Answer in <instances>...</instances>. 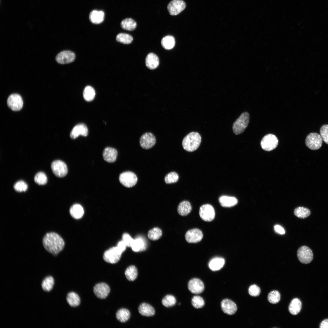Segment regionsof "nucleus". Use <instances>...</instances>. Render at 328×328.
Returning <instances> with one entry per match:
<instances>
[{
	"instance_id": "nucleus-18",
	"label": "nucleus",
	"mask_w": 328,
	"mask_h": 328,
	"mask_svg": "<svg viewBox=\"0 0 328 328\" xmlns=\"http://www.w3.org/2000/svg\"><path fill=\"white\" fill-rule=\"evenodd\" d=\"M221 306L223 311L229 315L234 314L237 309V306L235 303L228 299H225L222 301Z\"/></svg>"
},
{
	"instance_id": "nucleus-5",
	"label": "nucleus",
	"mask_w": 328,
	"mask_h": 328,
	"mask_svg": "<svg viewBox=\"0 0 328 328\" xmlns=\"http://www.w3.org/2000/svg\"><path fill=\"white\" fill-rule=\"evenodd\" d=\"M122 253L117 246L113 247L104 252L103 258L108 263L115 264L120 260Z\"/></svg>"
},
{
	"instance_id": "nucleus-44",
	"label": "nucleus",
	"mask_w": 328,
	"mask_h": 328,
	"mask_svg": "<svg viewBox=\"0 0 328 328\" xmlns=\"http://www.w3.org/2000/svg\"><path fill=\"white\" fill-rule=\"evenodd\" d=\"M179 177V176L176 173L171 172L165 176V181L167 184L175 183L178 181Z\"/></svg>"
},
{
	"instance_id": "nucleus-8",
	"label": "nucleus",
	"mask_w": 328,
	"mask_h": 328,
	"mask_svg": "<svg viewBox=\"0 0 328 328\" xmlns=\"http://www.w3.org/2000/svg\"><path fill=\"white\" fill-rule=\"evenodd\" d=\"M297 256L298 260L301 263L307 264L312 261L313 258V254L309 248L306 246H303L298 249Z\"/></svg>"
},
{
	"instance_id": "nucleus-10",
	"label": "nucleus",
	"mask_w": 328,
	"mask_h": 328,
	"mask_svg": "<svg viewBox=\"0 0 328 328\" xmlns=\"http://www.w3.org/2000/svg\"><path fill=\"white\" fill-rule=\"evenodd\" d=\"M51 166L53 173L58 177H63L66 176L67 173L68 169L67 166L62 161H54L52 163Z\"/></svg>"
},
{
	"instance_id": "nucleus-40",
	"label": "nucleus",
	"mask_w": 328,
	"mask_h": 328,
	"mask_svg": "<svg viewBox=\"0 0 328 328\" xmlns=\"http://www.w3.org/2000/svg\"><path fill=\"white\" fill-rule=\"evenodd\" d=\"M280 297V294L278 291L273 290L269 293L268 296V300L270 303L275 304L279 302Z\"/></svg>"
},
{
	"instance_id": "nucleus-20",
	"label": "nucleus",
	"mask_w": 328,
	"mask_h": 328,
	"mask_svg": "<svg viewBox=\"0 0 328 328\" xmlns=\"http://www.w3.org/2000/svg\"><path fill=\"white\" fill-rule=\"evenodd\" d=\"M118 155L117 150L115 149L107 147L103 151V156L104 160L108 162H113L116 159Z\"/></svg>"
},
{
	"instance_id": "nucleus-46",
	"label": "nucleus",
	"mask_w": 328,
	"mask_h": 328,
	"mask_svg": "<svg viewBox=\"0 0 328 328\" xmlns=\"http://www.w3.org/2000/svg\"><path fill=\"white\" fill-rule=\"evenodd\" d=\"M14 188L15 191L18 192L26 191L28 188L27 184L24 181H19L14 185Z\"/></svg>"
},
{
	"instance_id": "nucleus-41",
	"label": "nucleus",
	"mask_w": 328,
	"mask_h": 328,
	"mask_svg": "<svg viewBox=\"0 0 328 328\" xmlns=\"http://www.w3.org/2000/svg\"><path fill=\"white\" fill-rule=\"evenodd\" d=\"M176 302L175 298L173 295H168L162 299V305L166 307H169L174 305Z\"/></svg>"
},
{
	"instance_id": "nucleus-17",
	"label": "nucleus",
	"mask_w": 328,
	"mask_h": 328,
	"mask_svg": "<svg viewBox=\"0 0 328 328\" xmlns=\"http://www.w3.org/2000/svg\"><path fill=\"white\" fill-rule=\"evenodd\" d=\"M188 288L192 293L199 294L204 290V286L202 281L199 279L193 278L190 280L188 283Z\"/></svg>"
},
{
	"instance_id": "nucleus-3",
	"label": "nucleus",
	"mask_w": 328,
	"mask_h": 328,
	"mask_svg": "<svg viewBox=\"0 0 328 328\" xmlns=\"http://www.w3.org/2000/svg\"><path fill=\"white\" fill-rule=\"evenodd\" d=\"M249 121V113L247 112L242 113L233 124L232 129L234 134L238 135L243 132L247 127Z\"/></svg>"
},
{
	"instance_id": "nucleus-38",
	"label": "nucleus",
	"mask_w": 328,
	"mask_h": 328,
	"mask_svg": "<svg viewBox=\"0 0 328 328\" xmlns=\"http://www.w3.org/2000/svg\"><path fill=\"white\" fill-rule=\"evenodd\" d=\"M162 235L161 230L158 227H154L149 230L148 233V237L149 239L152 240L156 241L159 239Z\"/></svg>"
},
{
	"instance_id": "nucleus-6",
	"label": "nucleus",
	"mask_w": 328,
	"mask_h": 328,
	"mask_svg": "<svg viewBox=\"0 0 328 328\" xmlns=\"http://www.w3.org/2000/svg\"><path fill=\"white\" fill-rule=\"evenodd\" d=\"M278 140L276 136L272 134L265 136L261 141L260 144L264 150L269 151L275 149L277 146Z\"/></svg>"
},
{
	"instance_id": "nucleus-16",
	"label": "nucleus",
	"mask_w": 328,
	"mask_h": 328,
	"mask_svg": "<svg viewBox=\"0 0 328 328\" xmlns=\"http://www.w3.org/2000/svg\"><path fill=\"white\" fill-rule=\"evenodd\" d=\"M94 292L98 298L104 299L106 298L110 292L109 286L104 283H100L96 284L94 287Z\"/></svg>"
},
{
	"instance_id": "nucleus-19",
	"label": "nucleus",
	"mask_w": 328,
	"mask_h": 328,
	"mask_svg": "<svg viewBox=\"0 0 328 328\" xmlns=\"http://www.w3.org/2000/svg\"><path fill=\"white\" fill-rule=\"evenodd\" d=\"M88 134V130L86 125L83 123H80L75 125L72 129L70 134V137L75 139L80 135L87 136Z\"/></svg>"
},
{
	"instance_id": "nucleus-21",
	"label": "nucleus",
	"mask_w": 328,
	"mask_h": 328,
	"mask_svg": "<svg viewBox=\"0 0 328 328\" xmlns=\"http://www.w3.org/2000/svg\"><path fill=\"white\" fill-rule=\"evenodd\" d=\"M159 64V59L156 55L150 53L147 55L145 58V65L148 68L151 70L155 69Z\"/></svg>"
},
{
	"instance_id": "nucleus-9",
	"label": "nucleus",
	"mask_w": 328,
	"mask_h": 328,
	"mask_svg": "<svg viewBox=\"0 0 328 328\" xmlns=\"http://www.w3.org/2000/svg\"><path fill=\"white\" fill-rule=\"evenodd\" d=\"M199 215L201 218L206 221L213 220L215 217V211L214 207L209 204H205L201 206L199 210Z\"/></svg>"
},
{
	"instance_id": "nucleus-15",
	"label": "nucleus",
	"mask_w": 328,
	"mask_h": 328,
	"mask_svg": "<svg viewBox=\"0 0 328 328\" xmlns=\"http://www.w3.org/2000/svg\"><path fill=\"white\" fill-rule=\"evenodd\" d=\"M203 237V234L201 230L197 228L191 229L186 233L185 238L189 243H196L200 241Z\"/></svg>"
},
{
	"instance_id": "nucleus-50",
	"label": "nucleus",
	"mask_w": 328,
	"mask_h": 328,
	"mask_svg": "<svg viewBox=\"0 0 328 328\" xmlns=\"http://www.w3.org/2000/svg\"><path fill=\"white\" fill-rule=\"evenodd\" d=\"M274 229L275 231L281 234H283L285 233V231L284 228L281 226L277 225L274 226Z\"/></svg>"
},
{
	"instance_id": "nucleus-42",
	"label": "nucleus",
	"mask_w": 328,
	"mask_h": 328,
	"mask_svg": "<svg viewBox=\"0 0 328 328\" xmlns=\"http://www.w3.org/2000/svg\"><path fill=\"white\" fill-rule=\"evenodd\" d=\"M34 180L36 183L39 185H45L47 181L46 175L42 172L37 173L34 177Z\"/></svg>"
},
{
	"instance_id": "nucleus-33",
	"label": "nucleus",
	"mask_w": 328,
	"mask_h": 328,
	"mask_svg": "<svg viewBox=\"0 0 328 328\" xmlns=\"http://www.w3.org/2000/svg\"><path fill=\"white\" fill-rule=\"evenodd\" d=\"M130 313L129 311L127 309L122 308L119 310L116 314V318L117 320L121 323H125L129 319Z\"/></svg>"
},
{
	"instance_id": "nucleus-51",
	"label": "nucleus",
	"mask_w": 328,
	"mask_h": 328,
	"mask_svg": "<svg viewBox=\"0 0 328 328\" xmlns=\"http://www.w3.org/2000/svg\"><path fill=\"white\" fill-rule=\"evenodd\" d=\"M319 327L320 328H328V319L324 320L321 322Z\"/></svg>"
},
{
	"instance_id": "nucleus-1",
	"label": "nucleus",
	"mask_w": 328,
	"mask_h": 328,
	"mask_svg": "<svg viewBox=\"0 0 328 328\" xmlns=\"http://www.w3.org/2000/svg\"><path fill=\"white\" fill-rule=\"evenodd\" d=\"M43 243L46 250L53 255H56L62 251L65 245L62 238L53 232L46 234L43 238Z\"/></svg>"
},
{
	"instance_id": "nucleus-28",
	"label": "nucleus",
	"mask_w": 328,
	"mask_h": 328,
	"mask_svg": "<svg viewBox=\"0 0 328 328\" xmlns=\"http://www.w3.org/2000/svg\"><path fill=\"white\" fill-rule=\"evenodd\" d=\"M225 263L224 259L221 258H216L212 259L209 262V266L213 271L220 270L223 266Z\"/></svg>"
},
{
	"instance_id": "nucleus-25",
	"label": "nucleus",
	"mask_w": 328,
	"mask_h": 328,
	"mask_svg": "<svg viewBox=\"0 0 328 328\" xmlns=\"http://www.w3.org/2000/svg\"><path fill=\"white\" fill-rule=\"evenodd\" d=\"M302 308V303L298 298L293 299L290 303L288 308L289 313L292 315H295L299 313Z\"/></svg>"
},
{
	"instance_id": "nucleus-23",
	"label": "nucleus",
	"mask_w": 328,
	"mask_h": 328,
	"mask_svg": "<svg viewBox=\"0 0 328 328\" xmlns=\"http://www.w3.org/2000/svg\"><path fill=\"white\" fill-rule=\"evenodd\" d=\"M220 205L224 207H231L236 205L238 203L237 199L235 197L222 196L219 198Z\"/></svg>"
},
{
	"instance_id": "nucleus-43",
	"label": "nucleus",
	"mask_w": 328,
	"mask_h": 328,
	"mask_svg": "<svg viewBox=\"0 0 328 328\" xmlns=\"http://www.w3.org/2000/svg\"><path fill=\"white\" fill-rule=\"evenodd\" d=\"M192 304L195 308L199 309L202 308L204 305L205 302L203 299L199 296H195L192 299Z\"/></svg>"
},
{
	"instance_id": "nucleus-45",
	"label": "nucleus",
	"mask_w": 328,
	"mask_h": 328,
	"mask_svg": "<svg viewBox=\"0 0 328 328\" xmlns=\"http://www.w3.org/2000/svg\"><path fill=\"white\" fill-rule=\"evenodd\" d=\"M320 133L323 141L328 144V125H323L320 128Z\"/></svg>"
},
{
	"instance_id": "nucleus-36",
	"label": "nucleus",
	"mask_w": 328,
	"mask_h": 328,
	"mask_svg": "<svg viewBox=\"0 0 328 328\" xmlns=\"http://www.w3.org/2000/svg\"><path fill=\"white\" fill-rule=\"evenodd\" d=\"M54 284V280L51 276H48L45 278L42 283V287L44 291L46 292L50 291L53 288Z\"/></svg>"
},
{
	"instance_id": "nucleus-30",
	"label": "nucleus",
	"mask_w": 328,
	"mask_h": 328,
	"mask_svg": "<svg viewBox=\"0 0 328 328\" xmlns=\"http://www.w3.org/2000/svg\"><path fill=\"white\" fill-rule=\"evenodd\" d=\"M67 300L68 304L72 307H77L80 303V299L79 296L73 292H70L68 294Z\"/></svg>"
},
{
	"instance_id": "nucleus-37",
	"label": "nucleus",
	"mask_w": 328,
	"mask_h": 328,
	"mask_svg": "<svg viewBox=\"0 0 328 328\" xmlns=\"http://www.w3.org/2000/svg\"><path fill=\"white\" fill-rule=\"evenodd\" d=\"M131 247L135 252L143 250L145 249V242L142 239L137 238L134 240Z\"/></svg>"
},
{
	"instance_id": "nucleus-32",
	"label": "nucleus",
	"mask_w": 328,
	"mask_h": 328,
	"mask_svg": "<svg viewBox=\"0 0 328 328\" xmlns=\"http://www.w3.org/2000/svg\"><path fill=\"white\" fill-rule=\"evenodd\" d=\"M125 276L128 280L133 281L137 278L138 276V270L136 267L131 265L128 267L125 272Z\"/></svg>"
},
{
	"instance_id": "nucleus-47",
	"label": "nucleus",
	"mask_w": 328,
	"mask_h": 328,
	"mask_svg": "<svg viewBox=\"0 0 328 328\" xmlns=\"http://www.w3.org/2000/svg\"><path fill=\"white\" fill-rule=\"evenodd\" d=\"M248 292L251 296L256 297L259 295L261 292V289L258 285L254 284L251 285L249 287Z\"/></svg>"
},
{
	"instance_id": "nucleus-2",
	"label": "nucleus",
	"mask_w": 328,
	"mask_h": 328,
	"mask_svg": "<svg viewBox=\"0 0 328 328\" xmlns=\"http://www.w3.org/2000/svg\"><path fill=\"white\" fill-rule=\"evenodd\" d=\"M201 137L197 132H192L187 135L183 139L182 145L185 150L190 152L194 151L199 147Z\"/></svg>"
},
{
	"instance_id": "nucleus-31",
	"label": "nucleus",
	"mask_w": 328,
	"mask_h": 328,
	"mask_svg": "<svg viewBox=\"0 0 328 328\" xmlns=\"http://www.w3.org/2000/svg\"><path fill=\"white\" fill-rule=\"evenodd\" d=\"M121 26L122 29L131 31L134 30L136 28L137 23L133 19L127 18L121 22Z\"/></svg>"
},
{
	"instance_id": "nucleus-39",
	"label": "nucleus",
	"mask_w": 328,
	"mask_h": 328,
	"mask_svg": "<svg viewBox=\"0 0 328 328\" xmlns=\"http://www.w3.org/2000/svg\"><path fill=\"white\" fill-rule=\"evenodd\" d=\"M133 37L130 35L125 33H120L116 36V40L119 42L125 44H128L132 43Z\"/></svg>"
},
{
	"instance_id": "nucleus-49",
	"label": "nucleus",
	"mask_w": 328,
	"mask_h": 328,
	"mask_svg": "<svg viewBox=\"0 0 328 328\" xmlns=\"http://www.w3.org/2000/svg\"><path fill=\"white\" fill-rule=\"evenodd\" d=\"M117 247L121 252H123L125 250L127 246L125 243L122 240L118 243Z\"/></svg>"
},
{
	"instance_id": "nucleus-11",
	"label": "nucleus",
	"mask_w": 328,
	"mask_h": 328,
	"mask_svg": "<svg viewBox=\"0 0 328 328\" xmlns=\"http://www.w3.org/2000/svg\"><path fill=\"white\" fill-rule=\"evenodd\" d=\"M186 7V4L183 0H173L167 5V9L169 14L172 15L179 14Z\"/></svg>"
},
{
	"instance_id": "nucleus-26",
	"label": "nucleus",
	"mask_w": 328,
	"mask_h": 328,
	"mask_svg": "<svg viewBox=\"0 0 328 328\" xmlns=\"http://www.w3.org/2000/svg\"><path fill=\"white\" fill-rule=\"evenodd\" d=\"M192 210V206L190 203L184 200L181 202L177 208L178 214L182 216H185L189 214Z\"/></svg>"
},
{
	"instance_id": "nucleus-22",
	"label": "nucleus",
	"mask_w": 328,
	"mask_h": 328,
	"mask_svg": "<svg viewBox=\"0 0 328 328\" xmlns=\"http://www.w3.org/2000/svg\"><path fill=\"white\" fill-rule=\"evenodd\" d=\"M104 13L102 11L93 10L90 13L89 18L90 21L94 24H99L104 20Z\"/></svg>"
},
{
	"instance_id": "nucleus-12",
	"label": "nucleus",
	"mask_w": 328,
	"mask_h": 328,
	"mask_svg": "<svg viewBox=\"0 0 328 328\" xmlns=\"http://www.w3.org/2000/svg\"><path fill=\"white\" fill-rule=\"evenodd\" d=\"M8 107L13 111H19L22 108L23 101L21 97L16 94H12L8 97L7 100Z\"/></svg>"
},
{
	"instance_id": "nucleus-35",
	"label": "nucleus",
	"mask_w": 328,
	"mask_h": 328,
	"mask_svg": "<svg viewBox=\"0 0 328 328\" xmlns=\"http://www.w3.org/2000/svg\"><path fill=\"white\" fill-rule=\"evenodd\" d=\"M295 215L298 218L304 219L308 217L310 214V210L305 207H299L296 208L294 210Z\"/></svg>"
},
{
	"instance_id": "nucleus-4",
	"label": "nucleus",
	"mask_w": 328,
	"mask_h": 328,
	"mask_svg": "<svg viewBox=\"0 0 328 328\" xmlns=\"http://www.w3.org/2000/svg\"><path fill=\"white\" fill-rule=\"evenodd\" d=\"M323 143V139L319 134L315 133H310L307 135L305 140L306 146L312 150L320 149Z\"/></svg>"
},
{
	"instance_id": "nucleus-34",
	"label": "nucleus",
	"mask_w": 328,
	"mask_h": 328,
	"mask_svg": "<svg viewBox=\"0 0 328 328\" xmlns=\"http://www.w3.org/2000/svg\"><path fill=\"white\" fill-rule=\"evenodd\" d=\"M95 95V91L93 87L90 86L85 87L83 92V96L85 100L87 101H92L94 99Z\"/></svg>"
},
{
	"instance_id": "nucleus-14",
	"label": "nucleus",
	"mask_w": 328,
	"mask_h": 328,
	"mask_svg": "<svg viewBox=\"0 0 328 328\" xmlns=\"http://www.w3.org/2000/svg\"><path fill=\"white\" fill-rule=\"evenodd\" d=\"M140 144L143 149H148L152 147L155 144L156 139L154 135L150 132L143 134L140 139Z\"/></svg>"
},
{
	"instance_id": "nucleus-7",
	"label": "nucleus",
	"mask_w": 328,
	"mask_h": 328,
	"mask_svg": "<svg viewBox=\"0 0 328 328\" xmlns=\"http://www.w3.org/2000/svg\"><path fill=\"white\" fill-rule=\"evenodd\" d=\"M120 183L127 187H131L137 183L138 179L136 175L131 171H126L121 174L119 176Z\"/></svg>"
},
{
	"instance_id": "nucleus-48",
	"label": "nucleus",
	"mask_w": 328,
	"mask_h": 328,
	"mask_svg": "<svg viewBox=\"0 0 328 328\" xmlns=\"http://www.w3.org/2000/svg\"><path fill=\"white\" fill-rule=\"evenodd\" d=\"M134 240L127 233H124L122 236V240L125 243L127 247H131Z\"/></svg>"
},
{
	"instance_id": "nucleus-29",
	"label": "nucleus",
	"mask_w": 328,
	"mask_h": 328,
	"mask_svg": "<svg viewBox=\"0 0 328 328\" xmlns=\"http://www.w3.org/2000/svg\"><path fill=\"white\" fill-rule=\"evenodd\" d=\"M161 45L165 49L169 50L174 47L175 41L173 36L170 35L167 36L162 38L161 41Z\"/></svg>"
},
{
	"instance_id": "nucleus-13",
	"label": "nucleus",
	"mask_w": 328,
	"mask_h": 328,
	"mask_svg": "<svg viewBox=\"0 0 328 328\" xmlns=\"http://www.w3.org/2000/svg\"><path fill=\"white\" fill-rule=\"evenodd\" d=\"M75 58V55L73 52L69 50H64L57 55L56 60L59 63L65 64L73 62Z\"/></svg>"
},
{
	"instance_id": "nucleus-27",
	"label": "nucleus",
	"mask_w": 328,
	"mask_h": 328,
	"mask_svg": "<svg viewBox=\"0 0 328 328\" xmlns=\"http://www.w3.org/2000/svg\"><path fill=\"white\" fill-rule=\"evenodd\" d=\"M70 213L71 216L75 219L81 218L84 214V210L80 204H76L73 205L70 208Z\"/></svg>"
},
{
	"instance_id": "nucleus-24",
	"label": "nucleus",
	"mask_w": 328,
	"mask_h": 328,
	"mask_svg": "<svg viewBox=\"0 0 328 328\" xmlns=\"http://www.w3.org/2000/svg\"><path fill=\"white\" fill-rule=\"evenodd\" d=\"M138 310L139 313L144 316H151L155 314V310L152 306L146 303L141 304L138 307Z\"/></svg>"
}]
</instances>
